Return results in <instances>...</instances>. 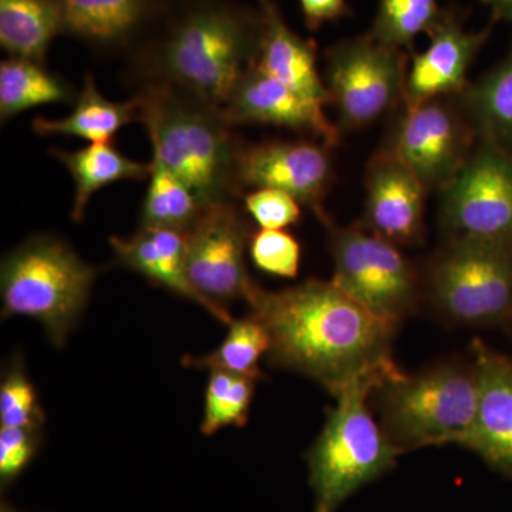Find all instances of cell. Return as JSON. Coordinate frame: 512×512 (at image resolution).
Masks as SVG:
<instances>
[{"label":"cell","mask_w":512,"mask_h":512,"mask_svg":"<svg viewBox=\"0 0 512 512\" xmlns=\"http://www.w3.org/2000/svg\"><path fill=\"white\" fill-rule=\"evenodd\" d=\"M247 301L251 315L271 338L268 357L338 394L353 380L392 376L397 325L367 311L333 281L303 282L279 292L254 285Z\"/></svg>","instance_id":"cell-1"},{"label":"cell","mask_w":512,"mask_h":512,"mask_svg":"<svg viewBox=\"0 0 512 512\" xmlns=\"http://www.w3.org/2000/svg\"><path fill=\"white\" fill-rule=\"evenodd\" d=\"M157 26L134 57L146 84L173 87L222 109L254 66L262 16L231 0H184Z\"/></svg>","instance_id":"cell-2"},{"label":"cell","mask_w":512,"mask_h":512,"mask_svg":"<svg viewBox=\"0 0 512 512\" xmlns=\"http://www.w3.org/2000/svg\"><path fill=\"white\" fill-rule=\"evenodd\" d=\"M134 100L154 163L183 180L204 207L234 200L241 144L221 107L161 84H144Z\"/></svg>","instance_id":"cell-3"},{"label":"cell","mask_w":512,"mask_h":512,"mask_svg":"<svg viewBox=\"0 0 512 512\" xmlns=\"http://www.w3.org/2000/svg\"><path fill=\"white\" fill-rule=\"evenodd\" d=\"M392 376L360 377L335 394L336 406L308 454L313 512H335L362 485L392 468L403 453L369 407L376 387Z\"/></svg>","instance_id":"cell-4"},{"label":"cell","mask_w":512,"mask_h":512,"mask_svg":"<svg viewBox=\"0 0 512 512\" xmlns=\"http://www.w3.org/2000/svg\"><path fill=\"white\" fill-rule=\"evenodd\" d=\"M380 424L402 451L460 444L480 403L476 366L444 363L417 375L400 370L376 387Z\"/></svg>","instance_id":"cell-5"},{"label":"cell","mask_w":512,"mask_h":512,"mask_svg":"<svg viewBox=\"0 0 512 512\" xmlns=\"http://www.w3.org/2000/svg\"><path fill=\"white\" fill-rule=\"evenodd\" d=\"M96 276L97 269L66 242L45 235L29 238L3 259L2 318L35 319L53 345L63 346L89 301Z\"/></svg>","instance_id":"cell-6"},{"label":"cell","mask_w":512,"mask_h":512,"mask_svg":"<svg viewBox=\"0 0 512 512\" xmlns=\"http://www.w3.org/2000/svg\"><path fill=\"white\" fill-rule=\"evenodd\" d=\"M431 302L460 325H491L512 312V245L451 238L431 262Z\"/></svg>","instance_id":"cell-7"},{"label":"cell","mask_w":512,"mask_h":512,"mask_svg":"<svg viewBox=\"0 0 512 512\" xmlns=\"http://www.w3.org/2000/svg\"><path fill=\"white\" fill-rule=\"evenodd\" d=\"M330 227L332 281L367 311L394 325L413 313L419 279L397 245L365 227Z\"/></svg>","instance_id":"cell-8"},{"label":"cell","mask_w":512,"mask_h":512,"mask_svg":"<svg viewBox=\"0 0 512 512\" xmlns=\"http://www.w3.org/2000/svg\"><path fill=\"white\" fill-rule=\"evenodd\" d=\"M406 72L403 50L369 33L330 47L323 80L340 133L370 126L403 101Z\"/></svg>","instance_id":"cell-9"},{"label":"cell","mask_w":512,"mask_h":512,"mask_svg":"<svg viewBox=\"0 0 512 512\" xmlns=\"http://www.w3.org/2000/svg\"><path fill=\"white\" fill-rule=\"evenodd\" d=\"M441 222L451 238L512 245V153L480 140L440 191Z\"/></svg>","instance_id":"cell-10"},{"label":"cell","mask_w":512,"mask_h":512,"mask_svg":"<svg viewBox=\"0 0 512 512\" xmlns=\"http://www.w3.org/2000/svg\"><path fill=\"white\" fill-rule=\"evenodd\" d=\"M386 148L424 185L441 191L466 164L477 136L454 97L404 107Z\"/></svg>","instance_id":"cell-11"},{"label":"cell","mask_w":512,"mask_h":512,"mask_svg":"<svg viewBox=\"0 0 512 512\" xmlns=\"http://www.w3.org/2000/svg\"><path fill=\"white\" fill-rule=\"evenodd\" d=\"M251 237L234 200L205 207L185 234V262L195 291L215 305L245 301L255 285L245 264Z\"/></svg>","instance_id":"cell-12"},{"label":"cell","mask_w":512,"mask_h":512,"mask_svg":"<svg viewBox=\"0 0 512 512\" xmlns=\"http://www.w3.org/2000/svg\"><path fill=\"white\" fill-rule=\"evenodd\" d=\"M329 146L322 141H266L241 146L237 158V184L241 188H274L288 192L326 220L322 201L332 183Z\"/></svg>","instance_id":"cell-13"},{"label":"cell","mask_w":512,"mask_h":512,"mask_svg":"<svg viewBox=\"0 0 512 512\" xmlns=\"http://www.w3.org/2000/svg\"><path fill=\"white\" fill-rule=\"evenodd\" d=\"M235 124H264L312 134L326 146L339 143L340 130L326 117L325 107L305 99L285 84L252 66L235 84L222 107Z\"/></svg>","instance_id":"cell-14"},{"label":"cell","mask_w":512,"mask_h":512,"mask_svg":"<svg viewBox=\"0 0 512 512\" xmlns=\"http://www.w3.org/2000/svg\"><path fill=\"white\" fill-rule=\"evenodd\" d=\"M430 45L413 55L404 82V107L426 101L456 97L467 89V74L490 29L467 32L453 12H444L430 33Z\"/></svg>","instance_id":"cell-15"},{"label":"cell","mask_w":512,"mask_h":512,"mask_svg":"<svg viewBox=\"0 0 512 512\" xmlns=\"http://www.w3.org/2000/svg\"><path fill=\"white\" fill-rule=\"evenodd\" d=\"M426 188L386 148L366 173L365 228L396 245L419 241L424 229Z\"/></svg>","instance_id":"cell-16"},{"label":"cell","mask_w":512,"mask_h":512,"mask_svg":"<svg viewBox=\"0 0 512 512\" xmlns=\"http://www.w3.org/2000/svg\"><path fill=\"white\" fill-rule=\"evenodd\" d=\"M480 403L473 427L458 446L512 476V360L474 342Z\"/></svg>","instance_id":"cell-17"},{"label":"cell","mask_w":512,"mask_h":512,"mask_svg":"<svg viewBox=\"0 0 512 512\" xmlns=\"http://www.w3.org/2000/svg\"><path fill=\"white\" fill-rule=\"evenodd\" d=\"M62 33L100 50L130 47L163 20L168 0H57Z\"/></svg>","instance_id":"cell-18"},{"label":"cell","mask_w":512,"mask_h":512,"mask_svg":"<svg viewBox=\"0 0 512 512\" xmlns=\"http://www.w3.org/2000/svg\"><path fill=\"white\" fill-rule=\"evenodd\" d=\"M109 242L121 266L143 275L153 284L198 303L225 325L234 320L224 306L208 301L192 286L185 262L183 232L140 227L131 237H111Z\"/></svg>","instance_id":"cell-19"},{"label":"cell","mask_w":512,"mask_h":512,"mask_svg":"<svg viewBox=\"0 0 512 512\" xmlns=\"http://www.w3.org/2000/svg\"><path fill=\"white\" fill-rule=\"evenodd\" d=\"M262 33L254 66L305 99L329 104L325 80L319 72L315 40L303 39L286 25L275 0H258Z\"/></svg>","instance_id":"cell-20"},{"label":"cell","mask_w":512,"mask_h":512,"mask_svg":"<svg viewBox=\"0 0 512 512\" xmlns=\"http://www.w3.org/2000/svg\"><path fill=\"white\" fill-rule=\"evenodd\" d=\"M131 121H138L137 104L133 99L120 103L106 99L100 93L92 74H86L82 92L69 116L59 120L37 117L33 130L39 136H72L92 143H109L114 136Z\"/></svg>","instance_id":"cell-21"},{"label":"cell","mask_w":512,"mask_h":512,"mask_svg":"<svg viewBox=\"0 0 512 512\" xmlns=\"http://www.w3.org/2000/svg\"><path fill=\"white\" fill-rule=\"evenodd\" d=\"M52 153L62 161L74 181L73 221L83 220L94 192L123 180H147L151 174V164L124 156L113 141L92 143L76 151L53 150Z\"/></svg>","instance_id":"cell-22"},{"label":"cell","mask_w":512,"mask_h":512,"mask_svg":"<svg viewBox=\"0 0 512 512\" xmlns=\"http://www.w3.org/2000/svg\"><path fill=\"white\" fill-rule=\"evenodd\" d=\"M454 99L480 140L512 153V53Z\"/></svg>","instance_id":"cell-23"},{"label":"cell","mask_w":512,"mask_h":512,"mask_svg":"<svg viewBox=\"0 0 512 512\" xmlns=\"http://www.w3.org/2000/svg\"><path fill=\"white\" fill-rule=\"evenodd\" d=\"M59 33L57 0H0V45L10 57L45 63Z\"/></svg>","instance_id":"cell-24"},{"label":"cell","mask_w":512,"mask_h":512,"mask_svg":"<svg viewBox=\"0 0 512 512\" xmlns=\"http://www.w3.org/2000/svg\"><path fill=\"white\" fill-rule=\"evenodd\" d=\"M79 94L45 63L10 57L0 63V117L8 120L33 107L76 103Z\"/></svg>","instance_id":"cell-25"},{"label":"cell","mask_w":512,"mask_h":512,"mask_svg":"<svg viewBox=\"0 0 512 512\" xmlns=\"http://www.w3.org/2000/svg\"><path fill=\"white\" fill-rule=\"evenodd\" d=\"M150 164V181L141 208V227L173 229L187 234L200 218L204 205L177 175L154 161Z\"/></svg>","instance_id":"cell-26"},{"label":"cell","mask_w":512,"mask_h":512,"mask_svg":"<svg viewBox=\"0 0 512 512\" xmlns=\"http://www.w3.org/2000/svg\"><path fill=\"white\" fill-rule=\"evenodd\" d=\"M228 326L227 338L220 348L197 359L190 357L187 359L188 365L208 369L210 372L227 370L258 380L262 376L259 362L271 349L268 330L252 315L244 319H234Z\"/></svg>","instance_id":"cell-27"},{"label":"cell","mask_w":512,"mask_h":512,"mask_svg":"<svg viewBox=\"0 0 512 512\" xmlns=\"http://www.w3.org/2000/svg\"><path fill=\"white\" fill-rule=\"evenodd\" d=\"M437 0H379L369 35L392 49H413L421 33L430 35L443 18Z\"/></svg>","instance_id":"cell-28"},{"label":"cell","mask_w":512,"mask_h":512,"mask_svg":"<svg viewBox=\"0 0 512 512\" xmlns=\"http://www.w3.org/2000/svg\"><path fill=\"white\" fill-rule=\"evenodd\" d=\"M256 379L227 370H211L205 390L201 431L212 436L225 427H244L254 400Z\"/></svg>","instance_id":"cell-29"},{"label":"cell","mask_w":512,"mask_h":512,"mask_svg":"<svg viewBox=\"0 0 512 512\" xmlns=\"http://www.w3.org/2000/svg\"><path fill=\"white\" fill-rule=\"evenodd\" d=\"M0 423L5 427L42 429L45 412L22 362L16 360L0 384Z\"/></svg>","instance_id":"cell-30"},{"label":"cell","mask_w":512,"mask_h":512,"mask_svg":"<svg viewBox=\"0 0 512 512\" xmlns=\"http://www.w3.org/2000/svg\"><path fill=\"white\" fill-rule=\"evenodd\" d=\"M249 254L265 274L296 278L301 265V245L284 229H261L252 234Z\"/></svg>","instance_id":"cell-31"},{"label":"cell","mask_w":512,"mask_h":512,"mask_svg":"<svg viewBox=\"0 0 512 512\" xmlns=\"http://www.w3.org/2000/svg\"><path fill=\"white\" fill-rule=\"evenodd\" d=\"M301 202L288 192L256 188L244 198V207L261 229H285L301 220Z\"/></svg>","instance_id":"cell-32"},{"label":"cell","mask_w":512,"mask_h":512,"mask_svg":"<svg viewBox=\"0 0 512 512\" xmlns=\"http://www.w3.org/2000/svg\"><path fill=\"white\" fill-rule=\"evenodd\" d=\"M40 444V429L5 427L0 429V481L12 483L35 457Z\"/></svg>","instance_id":"cell-33"},{"label":"cell","mask_w":512,"mask_h":512,"mask_svg":"<svg viewBox=\"0 0 512 512\" xmlns=\"http://www.w3.org/2000/svg\"><path fill=\"white\" fill-rule=\"evenodd\" d=\"M299 5L305 25L312 32L352 13L348 0H299Z\"/></svg>","instance_id":"cell-34"},{"label":"cell","mask_w":512,"mask_h":512,"mask_svg":"<svg viewBox=\"0 0 512 512\" xmlns=\"http://www.w3.org/2000/svg\"><path fill=\"white\" fill-rule=\"evenodd\" d=\"M490 6L495 19L512 22V0H483Z\"/></svg>","instance_id":"cell-35"},{"label":"cell","mask_w":512,"mask_h":512,"mask_svg":"<svg viewBox=\"0 0 512 512\" xmlns=\"http://www.w3.org/2000/svg\"><path fill=\"white\" fill-rule=\"evenodd\" d=\"M2 512H15L12 508H9L8 505H3Z\"/></svg>","instance_id":"cell-36"}]
</instances>
